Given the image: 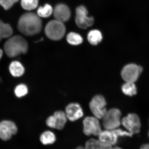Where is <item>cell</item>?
<instances>
[{"label":"cell","instance_id":"29","mask_svg":"<svg viewBox=\"0 0 149 149\" xmlns=\"http://www.w3.org/2000/svg\"><path fill=\"white\" fill-rule=\"evenodd\" d=\"M139 149H149V144L143 145Z\"/></svg>","mask_w":149,"mask_h":149},{"label":"cell","instance_id":"2","mask_svg":"<svg viewBox=\"0 0 149 149\" xmlns=\"http://www.w3.org/2000/svg\"><path fill=\"white\" fill-rule=\"evenodd\" d=\"M3 47L5 53L10 58L26 53L29 47L27 41L24 37L19 35L9 37Z\"/></svg>","mask_w":149,"mask_h":149},{"label":"cell","instance_id":"6","mask_svg":"<svg viewBox=\"0 0 149 149\" xmlns=\"http://www.w3.org/2000/svg\"><path fill=\"white\" fill-rule=\"evenodd\" d=\"M88 14V11L84 6H79L76 8L75 21L78 27L86 29L93 25L94 18L92 17H89Z\"/></svg>","mask_w":149,"mask_h":149},{"label":"cell","instance_id":"3","mask_svg":"<svg viewBox=\"0 0 149 149\" xmlns=\"http://www.w3.org/2000/svg\"><path fill=\"white\" fill-rule=\"evenodd\" d=\"M46 36L52 40H58L63 38L66 32L64 23L56 19L52 20L47 24L45 29Z\"/></svg>","mask_w":149,"mask_h":149},{"label":"cell","instance_id":"5","mask_svg":"<svg viewBox=\"0 0 149 149\" xmlns=\"http://www.w3.org/2000/svg\"><path fill=\"white\" fill-rule=\"evenodd\" d=\"M121 116L120 111L116 108H113L107 111L102 118V123L105 130H113L118 128L121 124Z\"/></svg>","mask_w":149,"mask_h":149},{"label":"cell","instance_id":"24","mask_svg":"<svg viewBox=\"0 0 149 149\" xmlns=\"http://www.w3.org/2000/svg\"><path fill=\"white\" fill-rule=\"evenodd\" d=\"M100 143V141L99 140L91 139L86 143L84 148L85 149H96Z\"/></svg>","mask_w":149,"mask_h":149},{"label":"cell","instance_id":"26","mask_svg":"<svg viewBox=\"0 0 149 149\" xmlns=\"http://www.w3.org/2000/svg\"><path fill=\"white\" fill-rule=\"evenodd\" d=\"M112 130L118 138V137H131L133 135L131 132L124 130L118 128Z\"/></svg>","mask_w":149,"mask_h":149},{"label":"cell","instance_id":"13","mask_svg":"<svg viewBox=\"0 0 149 149\" xmlns=\"http://www.w3.org/2000/svg\"><path fill=\"white\" fill-rule=\"evenodd\" d=\"M98 136L100 142L111 146L116 144L118 141V138L112 130H102Z\"/></svg>","mask_w":149,"mask_h":149},{"label":"cell","instance_id":"25","mask_svg":"<svg viewBox=\"0 0 149 149\" xmlns=\"http://www.w3.org/2000/svg\"><path fill=\"white\" fill-rule=\"evenodd\" d=\"M19 0H0V5L6 10L10 9Z\"/></svg>","mask_w":149,"mask_h":149},{"label":"cell","instance_id":"18","mask_svg":"<svg viewBox=\"0 0 149 149\" xmlns=\"http://www.w3.org/2000/svg\"><path fill=\"white\" fill-rule=\"evenodd\" d=\"M40 141L45 145L52 144L55 142L56 137L53 132L46 131L42 133L40 138Z\"/></svg>","mask_w":149,"mask_h":149},{"label":"cell","instance_id":"8","mask_svg":"<svg viewBox=\"0 0 149 149\" xmlns=\"http://www.w3.org/2000/svg\"><path fill=\"white\" fill-rule=\"evenodd\" d=\"M99 119L94 116H87L83 121V131L87 136H98L102 131Z\"/></svg>","mask_w":149,"mask_h":149},{"label":"cell","instance_id":"20","mask_svg":"<svg viewBox=\"0 0 149 149\" xmlns=\"http://www.w3.org/2000/svg\"><path fill=\"white\" fill-rule=\"evenodd\" d=\"M67 40L69 44L72 45H78L83 42V38L81 35L74 32L69 33L67 36Z\"/></svg>","mask_w":149,"mask_h":149},{"label":"cell","instance_id":"10","mask_svg":"<svg viewBox=\"0 0 149 149\" xmlns=\"http://www.w3.org/2000/svg\"><path fill=\"white\" fill-rule=\"evenodd\" d=\"M17 131V127L12 121L4 120L0 122V138L3 140H8Z\"/></svg>","mask_w":149,"mask_h":149},{"label":"cell","instance_id":"30","mask_svg":"<svg viewBox=\"0 0 149 149\" xmlns=\"http://www.w3.org/2000/svg\"><path fill=\"white\" fill-rule=\"evenodd\" d=\"M3 54V52L2 50L0 49V59H1L2 57Z\"/></svg>","mask_w":149,"mask_h":149},{"label":"cell","instance_id":"28","mask_svg":"<svg viewBox=\"0 0 149 149\" xmlns=\"http://www.w3.org/2000/svg\"><path fill=\"white\" fill-rule=\"evenodd\" d=\"M112 148L111 145L105 144L100 141V144L97 149H111Z\"/></svg>","mask_w":149,"mask_h":149},{"label":"cell","instance_id":"35","mask_svg":"<svg viewBox=\"0 0 149 149\" xmlns=\"http://www.w3.org/2000/svg\"></svg>","mask_w":149,"mask_h":149},{"label":"cell","instance_id":"17","mask_svg":"<svg viewBox=\"0 0 149 149\" xmlns=\"http://www.w3.org/2000/svg\"><path fill=\"white\" fill-rule=\"evenodd\" d=\"M122 92L127 96L135 95L137 93V89L134 83L125 82L121 87Z\"/></svg>","mask_w":149,"mask_h":149},{"label":"cell","instance_id":"19","mask_svg":"<svg viewBox=\"0 0 149 149\" xmlns=\"http://www.w3.org/2000/svg\"><path fill=\"white\" fill-rule=\"evenodd\" d=\"M0 33L2 39L8 38L12 36L13 30L10 25L0 20Z\"/></svg>","mask_w":149,"mask_h":149},{"label":"cell","instance_id":"11","mask_svg":"<svg viewBox=\"0 0 149 149\" xmlns=\"http://www.w3.org/2000/svg\"><path fill=\"white\" fill-rule=\"evenodd\" d=\"M65 113L67 118L72 122L79 120L84 115L82 108L77 102H72L68 104L65 108Z\"/></svg>","mask_w":149,"mask_h":149},{"label":"cell","instance_id":"23","mask_svg":"<svg viewBox=\"0 0 149 149\" xmlns=\"http://www.w3.org/2000/svg\"><path fill=\"white\" fill-rule=\"evenodd\" d=\"M15 94L17 97L20 98L25 96L27 94L28 89L26 86L24 84H20L15 88Z\"/></svg>","mask_w":149,"mask_h":149},{"label":"cell","instance_id":"31","mask_svg":"<svg viewBox=\"0 0 149 149\" xmlns=\"http://www.w3.org/2000/svg\"><path fill=\"white\" fill-rule=\"evenodd\" d=\"M75 149H85L84 147L82 146H79L76 148Z\"/></svg>","mask_w":149,"mask_h":149},{"label":"cell","instance_id":"1","mask_svg":"<svg viewBox=\"0 0 149 149\" xmlns=\"http://www.w3.org/2000/svg\"><path fill=\"white\" fill-rule=\"evenodd\" d=\"M42 27V22L38 15L33 12L24 14L18 20L17 28L20 32L25 36H31L40 33Z\"/></svg>","mask_w":149,"mask_h":149},{"label":"cell","instance_id":"12","mask_svg":"<svg viewBox=\"0 0 149 149\" xmlns=\"http://www.w3.org/2000/svg\"><path fill=\"white\" fill-rule=\"evenodd\" d=\"M53 14L55 19L63 23L68 21L71 16L70 8L67 5L63 3L56 6L53 9Z\"/></svg>","mask_w":149,"mask_h":149},{"label":"cell","instance_id":"32","mask_svg":"<svg viewBox=\"0 0 149 149\" xmlns=\"http://www.w3.org/2000/svg\"><path fill=\"white\" fill-rule=\"evenodd\" d=\"M111 149H122V148H120V147H116L115 148H112Z\"/></svg>","mask_w":149,"mask_h":149},{"label":"cell","instance_id":"16","mask_svg":"<svg viewBox=\"0 0 149 149\" xmlns=\"http://www.w3.org/2000/svg\"><path fill=\"white\" fill-rule=\"evenodd\" d=\"M56 121V129L61 130L66 125L68 118L64 112L61 111H57L54 113V114Z\"/></svg>","mask_w":149,"mask_h":149},{"label":"cell","instance_id":"4","mask_svg":"<svg viewBox=\"0 0 149 149\" xmlns=\"http://www.w3.org/2000/svg\"><path fill=\"white\" fill-rule=\"evenodd\" d=\"M107 102L105 99L101 95H96L93 97L89 104L91 111L94 117L102 119L107 112L106 106Z\"/></svg>","mask_w":149,"mask_h":149},{"label":"cell","instance_id":"34","mask_svg":"<svg viewBox=\"0 0 149 149\" xmlns=\"http://www.w3.org/2000/svg\"><path fill=\"white\" fill-rule=\"evenodd\" d=\"M148 136H149V133H148Z\"/></svg>","mask_w":149,"mask_h":149},{"label":"cell","instance_id":"14","mask_svg":"<svg viewBox=\"0 0 149 149\" xmlns=\"http://www.w3.org/2000/svg\"><path fill=\"white\" fill-rule=\"evenodd\" d=\"M9 70L14 77H19L23 75L25 72V68L19 61H14L9 65Z\"/></svg>","mask_w":149,"mask_h":149},{"label":"cell","instance_id":"22","mask_svg":"<svg viewBox=\"0 0 149 149\" xmlns=\"http://www.w3.org/2000/svg\"><path fill=\"white\" fill-rule=\"evenodd\" d=\"M38 4V0H21V6L25 10L30 11L36 9Z\"/></svg>","mask_w":149,"mask_h":149},{"label":"cell","instance_id":"7","mask_svg":"<svg viewBox=\"0 0 149 149\" xmlns=\"http://www.w3.org/2000/svg\"><path fill=\"white\" fill-rule=\"evenodd\" d=\"M141 66L133 63H130L125 66L121 72L122 79L125 82L135 83L136 81L142 72Z\"/></svg>","mask_w":149,"mask_h":149},{"label":"cell","instance_id":"15","mask_svg":"<svg viewBox=\"0 0 149 149\" xmlns=\"http://www.w3.org/2000/svg\"><path fill=\"white\" fill-rule=\"evenodd\" d=\"M102 39V33L98 30H93L89 31L87 35L88 41L93 45H96L99 44Z\"/></svg>","mask_w":149,"mask_h":149},{"label":"cell","instance_id":"9","mask_svg":"<svg viewBox=\"0 0 149 149\" xmlns=\"http://www.w3.org/2000/svg\"><path fill=\"white\" fill-rule=\"evenodd\" d=\"M121 123L126 129L132 134L139 133L141 128L140 119L138 115L135 113H130L124 117Z\"/></svg>","mask_w":149,"mask_h":149},{"label":"cell","instance_id":"21","mask_svg":"<svg viewBox=\"0 0 149 149\" xmlns=\"http://www.w3.org/2000/svg\"><path fill=\"white\" fill-rule=\"evenodd\" d=\"M53 9L49 4H46L44 6L39 7L37 10V14L40 17L47 18L53 13Z\"/></svg>","mask_w":149,"mask_h":149},{"label":"cell","instance_id":"33","mask_svg":"<svg viewBox=\"0 0 149 149\" xmlns=\"http://www.w3.org/2000/svg\"><path fill=\"white\" fill-rule=\"evenodd\" d=\"M2 39H3L2 38L1 36V33H0V42L1 41V40Z\"/></svg>","mask_w":149,"mask_h":149},{"label":"cell","instance_id":"27","mask_svg":"<svg viewBox=\"0 0 149 149\" xmlns=\"http://www.w3.org/2000/svg\"><path fill=\"white\" fill-rule=\"evenodd\" d=\"M47 125L49 127L56 129V121L54 115L48 117L46 121Z\"/></svg>","mask_w":149,"mask_h":149}]
</instances>
